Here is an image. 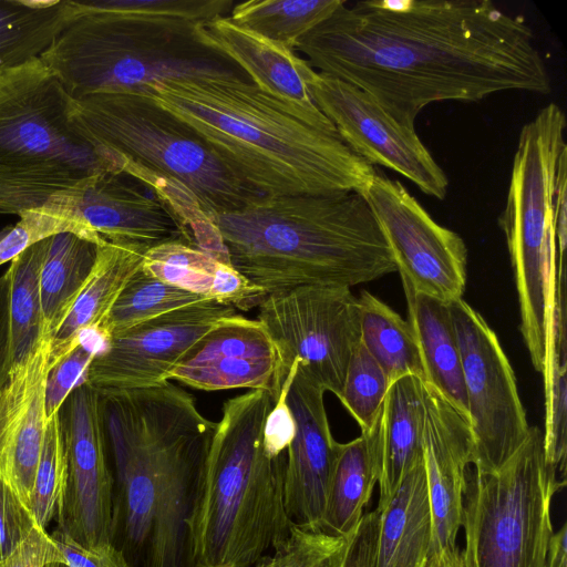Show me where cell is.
Instances as JSON below:
<instances>
[{"mask_svg": "<svg viewBox=\"0 0 567 567\" xmlns=\"http://www.w3.org/2000/svg\"><path fill=\"white\" fill-rule=\"evenodd\" d=\"M50 536L69 567H127L112 544L85 547L56 528Z\"/></svg>", "mask_w": 567, "mask_h": 567, "instance_id": "cell-41", "label": "cell"}, {"mask_svg": "<svg viewBox=\"0 0 567 567\" xmlns=\"http://www.w3.org/2000/svg\"><path fill=\"white\" fill-rule=\"evenodd\" d=\"M60 421L66 481L56 529L85 547L111 544L114 476L100 392L85 382L74 389L60 409Z\"/></svg>", "mask_w": 567, "mask_h": 567, "instance_id": "cell-14", "label": "cell"}, {"mask_svg": "<svg viewBox=\"0 0 567 567\" xmlns=\"http://www.w3.org/2000/svg\"><path fill=\"white\" fill-rule=\"evenodd\" d=\"M52 333L44 327L0 388V475L28 506L48 426L45 389Z\"/></svg>", "mask_w": 567, "mask_h": 567, "instance_id": "cell-19", "label": "cell"}, {"mask_svg": "<svg viewBox=\"0 0 567 567\" xmlns=\"http://www.w3.org/2000/svg\"><path fill=\"white\" fill-rule=\"evenodd\" d=\"M354 533L339 536L292 525L289 536L255 567H342Z\"/></svg>", "mask_w": 567, "mask_h": 567, "instance_id": "cell-36", "label": "cell"}, {"mask_svg": "<svg viewBox=\"0 0 567 567\" xmlns=\"http://www.w3.org/2000/svg\"><path fill=\"white\" fill-rule=\"evenodd\" d=\"M103 8L157 13L196 22H209L227 17L231 0H92Z\"/></svg>", "mask_w": 567, "mask_h": 567, "instance_id": "cell-39", "label": "cell"}, {"mask_svg": "<svg viewBox=\"0 0 567 567\" xmlns=\"http://www.w3.org/2000/svg\"><path fill=\"white\" fill-rule=\"evenodd\" d=\"M425 567H464L462 550L455 547L432 553L427 557Z\"/></svg>", "mask_w": 567, "mask_h": 567, "instance_id": "cell-45", "label": "cell"}, {"mask_svg": "<svg viewBox=\"0 0 567 567\" xmlns=\"http://www.w3.org/2000/svg\"><path fill=\"white\" fill-rule=\"evenodd\" d=\"M97 245L74 231L50 237L40 272V299L43 323L52 336L84 288L96 259Z\"/></svg>", "mask_w": 567, "mask_h": 567, "instance_id": "cell-27", "label": "cell"}, {"mask_svg": "<svg viewBox=\"0 0 567 567\" xmlns=\"http://www.w3.org/2000/svg\"><path fill=\"white\" fill-rule=\"evenodd\" d=\"M13 363L10 319V272L0 277V388Z\"/></svg>", "mask_w": 567, "mask_h": 567, "instance_id": "cell-44", "label": "cell"}, {"mask_svg": "<svg viewBox=\"0 0 567 567\" xmlns=\"http://www.w3.org/2000/svg\"><path fill=\"white\" fill-rule=\"evenodd\" d=\"M220 264L186 241L174 239L148 248L141 268L165 284L213 300V287Z\"/></svg>", "mask_w": 567, "mask_h": 567, "instance_id": "cell-33", "label": "cell"}, {"mask_svg": "<svg viewBox=\"0 0 567 567\" xmlns=\"http://www.w3.org/2000/svg\"><path fill=\"white\" fill-rule=\"evenodd\" d=\"M424 389L423 462L432 513V554L456 547L474 443L468 419L435 386L424 383Z\"/></svg>", "mask_w": 567, "mask_h": 567, "instance_id": "cell-20", "label": "cell"}, {"mask_svg": "<svg viewBox=\"0 0 567 567\" xmlns=\"http://www.w3.org/2000/svg\"><path fill=\"white\" fill-rule=\"evenodd\" d=\"M37 527L28 506L0 475V561L12 555Z\"/></svg>", "mask_w": 567, "mask_h": 567, "instance_id": "cell-40", "label": "cell"}, {"mask_svg": "<svg viewBox=\"0 0 567 567\" xmlns=\"http://www.w3.org/2000/svg\"><path fill=\"white\" fill-rule=\"evenodd\" d=\"M274 405L265 390L224 402L190 520L193 567H255L289 536L287 451L264 437Z\"/></svg>", "mask_w": 567, "mask_h": 567, "instance_id": "cell-5", "label": "cell"}, {"mask_svg": "<svg viewBox=\"0 0 567 567\" xmlns=\"http://www.w3.org/2000/svg\"><path fill=\"white\" fill-rule=\"evenodd\" d=\"M257 320L276 347L281 384L297 360L324 391L340 396L361 341L358 298L349 287L301 286L269 293L258 306Z\"/></svg>", "mask_w": 567, "mask_h": 567, "instance_id": "cell-10", "label": "cell"}, {"mask_svg": "<svg viewBox=\"0 0 567 567\" xmlns=\"http://www.w3.org/2000/svg\"><path fill=\"white\" fill-rule=\"evenodd\" d=\"M309 91L342 141L367 163L406 177L425 195L446 197L449 178L415 127L399 122L369 93L333 76L318 72Z\"/></svg>", "mask_w": 567, "mask_h": 567, "instance_id": "cell-13", "label": "cell"}, {"mask_svg": "<svg viewBox=\"0 0 567 567\" xmlns=\"http://www.w3.org/2000/svg\"><path fill=\"white\" fill-rule=\"evenodd\" d=\"M295 50L318 72L372 95L410 127L432 103L551 89L524 17L488 0L344 2Z\"/></svg>", "mask_w": 567, "mask_h": 567, "instance_id": "cell-1", "label": "cell"}, {"mask_svg": "<svg viewBox=\"0 0 567 567\" xmlns=\"http://www.w3.org/2000/svg\"><path fill=\"white\" fill-rule=\"evenodd\" d=\"M71 122L92 145L186 187L206 214L234 210L259 196L186 123L146 91L92 93L72 101Z\"/></svg>", "mask_w": 567, "mask_h": 567, "instance_id": "cell-8", "label": "cell"}, {"mask_svg": "<svg viewBox=\"0 0 567 567\" xmlns=\"http://www.w3.org/2000/svg\"><path fill=\"white\" fill-rule=\"evenodd\" d=\"M147 245L126 240H103L92 271L70 313L52 336V367L78 346L85 330L101 327L132 276L141 268Z\"/></svg>", "mask_w": 567, "mask_h": 567, "instance_id": "cell-22", "label": "cell"}, {"mask_svg": "<svg viewBox=\"0 0 567 567\" xmlns=\"http://www.w3.org/2000/svg\"><path fill=\"white\" fill-rule=\"evenodd\" d=\"M427 382L467 419L462 359L450 305L415 291L401 280Z\"/></svg>", "mask_w": 567, "mask_h": 567, "instance_id": "cell-25", "label": "cell"}, {"mask_svg": "<svg viewBox=\"0 0 567 567\" xmlns=\"http://www.w3.org/2000/svg\"><path fill=\"white\" fill-rule=\"evenodd\" d=\"M363 197L383 233L401 280L415 291L450 303L466 286L467 248L437 224L400 181L377 171Z\"/></svg>", "mask_w": 567, "mask_h": 567, "instance_id": "cell-12", "label": "cell"}, {"mask_svg": "<svg viewBox=\"0 0 567 567\" xmlns=\"http://www.w3.org/2000/svg\"><path fill=\"white\" fill-rule=\"evenodd\" d=\"M49 561H63L62 556L45 529L37 527L0 567H41Z\"/></svg>", "mask_w": 567, "mask_h": 567, "instance_id": "cell-42", "label": "cell"}, {"mask_svg": "<svg viewBox=\"0 0 567 567\" xmlns=\"http://www.w3.org/2000/svg\"><path fill=\"white\" fill-rule=\"evenodd\" d=\"M210 218L233 267L268 295L350 288L396 271L375 216L355 192L257 196Z\"/></svg>", "mask_w": 567, "mask_h": 567, "instance_id": "cell-4", "label": "cell"}, {"mask_svg": "<svg viewBox=\"0 0 567 567\" xmlns=\"http://www.w3.org/2000/svg\"><path fill=\"white\" fill-rule=\"evenodd\" d=\"M49 241L50 237L33 244L17 256L8 268L13 361L45 327L41 310L40 272Z\"/></svg>", "mask_w": 567, "mask_h": 567, "instance_id": "cell-32", "label": "cell"}, {"mask_svg": "<svg viewBox=\"0 0 567 567\" xmlns=\"http://www.w3.org/2000/svg\"><path fill=\"white\" fill-rule=\"evenodd\" d=\"M462 359L473 467L499 468L524 443L530 425L514 370L495 331L463 299L450 302Z\"/></svg>", "mask_w": 567, "mask_h": 567, "instance_id": "cell-11", "label": "cell"}, {"mask_svg": "<svg viewBox=\"0 0 567 567\" xmlns=\"http://www.w3.org/2000/svg\"><path fill=\"white\" fill-rule=\"evenodd\" d=\"M166 380L203 391L265 390L275 402L282 386L277 350L266 328L239 313L218 320L188 349Z\"/></svg>", "mask_w": 567, "mask_h": 567, "instance_id": "cell-18", "label": "cell"}, {"mask_svg": "<svg viewBox=\"0 0 567 567\" xmlns=\"http://www.w3.org/2000/svg\"><path fill=\"white\" fill-rule=\"evenodd\" d=\"M66 481V451L60 411L49 419L28 508L45 529L56 519Z\"/></svg>", "mask_w": 567, "mask_h": 567, "instance_id": "cell-35", "label": "cell"}, {"mask_svg": "<svg viewBox=\"0 0 567 567\" xmlns=\"http://www.w3.org/2000/svg\"><path fill=\"white\" fill-rule=\"evenodd\" d=\"M361 342L385 372L390 383L404 375L427 382L415 332L381 299L367 290L358 297Z\"/></svg>", "mask_w": 567, "mask_h": 567, "instance_id": "cell-28", "label": "cell"}, {"mask_svg": "<svg viewBox=\"0 0 567 567\" xmlns=\"http://www.w3.org/2000/svg\"><path fill=\"white\" fill-rule=\"evenodd\" d=\"M343 0H249L234 4L236 24L295 50L297 43L329 18Z\"/></svg>", "mask_w": 567, "mask_h": 567, "instance_id": "cell-30", "label": "cell"}, {"mask_svg": "<svg viewBox=\"0 0 567 567\" xmlns=\"http://www.w3.org/2000/svg\"><path fill=\"white\" fill-rule=\"evenodd\" d=\"M204 301L213 300L165 284L140 268L124 287L99 330L109 342L112 337L138 323Z\"/></svg>", "mask_w": 567, "mask_h": 567, "instance_id": "cell-31", "label": "cell"}, {"mask_svg": "<svg viewBox=\"0 0 567 567\" xmlns=\"http://www.w3.org/2000/svg\"><path fill=\"white\" fill-rule=\"evenodd\" d=\"M205 44L236 63L258 89L277 97L315 103L309 87L317 71L293 49L245 29L229 17L198 27Z\"/></svg>", "mask_w": 567, "mask_h": 567, "instance_id": "cell-21", "label": "cell"}, {"mask_svg": "<svg viewBox=\"0 0 567 567\" xmlns=\"http://www.w3.org/2000/svg\"><path fill=\"white\" fill-rule=\"evenodd\" d=\"M44 210L76 221L109 240L148 247L184 240L177 220L156 193L122 171L87 176L75 188L58 193Z\"/></svg>", "mask_w": 567, "mask_h": 567, "instance_id": "cell-17", "label": "cell"}, {"mask_svg": "<svg viewBox=\"0 0 567 567\" xmlns=\"http://www.w3.org/2000/svg\"><path fill=\"white\" fill-rule=\"evenodd\" d=\"M390 384L381 365L360 341L350 357L338 399L357 421L361 433L379 421Z\"/></svg>", "mask_w": 567, "mask_h": 567, "instance_id": "cell-34", "label": "cell"}, {"mask_svg": "<svg viewBox=\"0 0 567 567\" xmlns=\"http://www.w3.org/2000/svg\"><path fill=\"white\" fill-rule=\"evenodd\" d=\"M101 351L96 340L81 338L79 344L51 368L45 389L48 420L60 411L70 393L84 383L91 362Z\"/></svg>", "mask_w": 567, "mask_h": 567, "instance_id": "cell-38", "label": "cell"}, {"mask_svg": "<svg viewBox=\"0 0 567 567\" xmlns=\"http://www.w3.org/2000/svg\"><path fill=\"white\" fill-rule=\"evenodd\" d=\"M238 313L215 301L189 305L114 336L91 362L85 383L97 391L150 388L166 374L218 320Z\"/></svg>", "mask_w": 567, "mask_h": 567, "instance_id": "cell-15", "label": "cell"}, {"mask_svg": "<svg viewBox=\"0 0 567 567\" xmlns=\"http://www.w3.org/2000/svg\"><path fill=\"white\" fill-rule=\"evenodd\" d=\"M380 512L372 567H425L432 544V513L423 461L408 472Z\"/></svg>", "mask_w": 567, "mask_h": 567, "instance_id": "cell-24", "label": "cell"}, {"mask_svg": "<svg viewBox=\"0 0 567 567\" xmlns=\"http://www.w3.org/2000/svg\"><path fill=\"white\" fill-rule=\"evenodd\" d=\"M71 10V0H0V69L40 56Z\"/></svg>", "mask_w": 567, "mask_h": 567, "instance_id": "cell-29", "label": "cell"}, {"mask_svg": "<svg viewBox=\"0 0 567 567\" xmlns=\"http://www.w3.org/2000/svg\"><path fill=\"white\" fill-rule=\"evenodd\" d=\"M380 423L357 439L340 443L329 486L322 530L348 536L355 532L379 478Z\"/></svg>", "mask_w": 567, "mask_h": 567, "instance_id": "cell-26", "label": "cell"}, {"mask_svg": "<svg viewBox=\"0 0 567 567\" xmlns=\"http://www.w3.org/2000/svg\"><path fill=\"white\" fill-rule=\"evenodd\" d=\"M72 101L40 56L0 69V169L120 171L73 126Z\"/></svg>", "mask_w": 567, "mask_h": 567, "instance_id": "cell-9", "label": "cell"}, {"mask_svg": "<svg viewBox=\"0 0 567 567\" xmlns=\"http://www.w3.org/2000/svg\"><path fill=\"white\" fill-rule=\"evenodd\" d=\"M381 512L364 514L348 548L342 567H372Z\"/></svg>", "mask_w": 567, "mask_h": 567, "instance_id": "cell-43", "label": "cell"}, {"mask_svg": "<svg viewBox=\"0 0 567 567\" xmlns=\"http://www.w3.org/2000/svg\"><path fill=\"white\" fill-rule=\"evenodd\" d=\"M558 476L537 426L496 471L471 466L462 513L464 567H567V525L554 532L550 513L566 485Z\"/></svg>", "mask_w": 567, "mask_h": 567, "instance_id": "cell-7", "label": "cell"}, {"mask_svg": "<svg viewBox=\"0 0 567 567\" xmlns=\"http://www.w3.org/2000/svg\"><path fill=\"white\" fill-rule=\"evenodd\" d=\"M425 413L423 381L404 375L390 384L380 423L379 511L392 498L408 472L423 461Z\"/></svg>", "mask_w": 567, "mask_h": 567, "instance_id": "cell-23", "label": "cell"}, {"mask_svg": "<svg viewBox=\"0 0 567 567\" xmlns=\"http://www.w3.org/2000/svg\"><path fill=\"white\" fill-rule=\"evenodd\" d=\"M142 90L192 127L259 196L364 195L377 173L315 103L277 97L248 79L176 76Z\"/></svg>", "mask_w": 567, "mask_h": 567, "instance_id": "cell-2", "label": "cell"}, {"mask_svg": "<svg viewBox=\"0 0 567 567\" xmlns=\"http://www.w3.org/2000/svg\"><path fill=\"white\" fill-rule=\"evenodd\" d=\"M99 392L115 470L111 544L127 567H193L190 520L217 423L171 381Z\"/></svg>", "mask_w": 567, "mask_h": 567, "instance_id": "cell-3", "label": "cell"}, {"mask_svg": "<svg viewBox=\"0 0 567 567\" xmlns=\"http://www.w3.org/2000/svg\"><path fill=\"white\" fill-rule=\"evenodd\" d=\"M41 567H69V566L63 561H49Z\"/></svg>", "mask_w": 567, "mask_h": 567, "instance_id": "cell-46", "label": "cell"}, {"mask_svg": "<svg viewBox=\"0 0 567 567\" xmlns=\"http://www.w3.org/2000/svg\"><path fill=\"white\" fill-rule=\"evenodd\" d=\"M71 7L40 58L72 100L97 92L141 91L166 78L248 79L229 58L204 43L198 32L202 22L103 8L92 0H71Z\"/></svg>", "mask_w": 567, "mask_h": 567, "instance_id": "cell-6", "label": "cell"}, {"mask_svg": "<svg viewBox=\"0 0 567 567\" xmlns=\"http://www.w3.org/2000/svg\"><path fill=\"white\" fill-rule=\"evenodd\" d=\"M284 382L295 422L285 471L286 512L292 525L322 530L340 443L331 434L326 391L299 361H293Z\"/></svg>", "mask_w": 567, "mask_h": 567, "instance_id": "cell-16", "label": "cell"}, {"mask_svg": "<svg viewBox=\"0 0 567 567\" xmlns=\"http://www.w3.org/2000/svg\"><path fill=\"white\" fill-rule=\"evenodd\" d=\"M20 220L0 230V265L12 261L33 244L63 231L84 235L97 244L102 237L85 226L43 209L22 214Z\"/></svg>", "mask_w": 567, "mask_h": 567, "instance_id": "cell-37", "label": "cell"}]
</instances>
